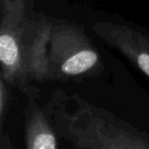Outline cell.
Instances as JSON below:
<instances>
[{
  "mask_svg": "<svg viewBox=\"0 0 149 149\" xmlns=\"http://www.w3.org/2000/svg\"><path fill=\"white\" fill-rule=\"evenodd\" d=\"M10 86L7 84V82L0 76V135L4 133V120L8 112L9 103H10Z\"/></svg>",
  "mask_w": 149,
  "mask_h": 149,
  "instance_id": "cell-7",
  "label": "cell"
},
{
  "mask_svg": "<svg viewBox=\"0 0 149 149\" xmlns=\"http://www.w3.org/2000/svg\"><path fill=\"white\" fill-rule=\"evenodd\" d=\"M33 7L34 0H0V76L24 94L31 85L26 76L24 52Z\"/></svg>",
  "mask_w": 149,
  "mask_h": 149,
  "instance_id": "cell-3",
  "label": "cell"
},
{
  "mask_svg": "<svg viewBox=\"0 0 149 149\" xmlns=\"http://www.w3.org/2000/svg\"><path fill=\"white\" fill-rule=\"evenodd\" d=\"M52 17L34 13L30 19L25 41V70L29 82L50 81L49 43L51 38Z\"/></svg>",
  "mask_w": 149,
  "mask_h": 149,
  "instance_id": "cell-5",
  "label": "cell"
},
{
  "mask_svg": "<svg viewBox=\"0 0 149 149\" xmlns=\"http://www.w3.org/2000/svg\"><path fill=\"white\" fill-rule=\"evenodd\" d=\"M74 111L64 107L57 91L46 107L60 137L79 149H149V134L93 105L77 94L70 96Z\"/></svg>",
  "mask_w": 149,
  "mask_h": 149,
  "instance_id": "cell-1",
  "label": "cell"
},
{
  "mask_svg": "<svg viewBox=\"0 0 149 149\" xmlns=\"http://www.w3.org/2000/svg\"><path fill=\"white\" fill-rule=\"evenodd\" d=\"M102 70L99 50L83 26L53 17L49 43L50 81L96 77Z\"/></svg>",
  "mask_w": 149,
  "mask_h": 149,
  "instance_id": "cell-2",
  "label": "cell"
},
{
  "mask_svg": "<svg viewBox=\"0 0 149 149\" xmlns=\"http://www.w3.org/2000/svg\"><path fill=\"white\" fill-rule=\"evenodd\" d=\"M92 31L149 79V33L132 24L96 22Z\"/></svg>",
  "mask_w": 149,
  "mask_h": 149,
  "instance_id": "cell-4",
  "label": "cell"
},
{
  "mask_svg": "<svg viewBox=\"0 0 149 149\" xmlns=\"http://www.w3.org/2000/svg\"><path fill=\"white\" fill-rule=\"evenodd\" d=\"M39 90L30 85L26 91L28 98L26 107L25 142L27 149H55L59 141L55 128L45 108L38 103Z\"/></svg>",
  "mask_w": 149,
  "mask_h": 149,
  "instance_id": "cell-6",
  "label": "cell"
}]
</instances>
